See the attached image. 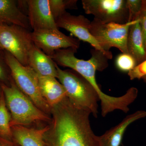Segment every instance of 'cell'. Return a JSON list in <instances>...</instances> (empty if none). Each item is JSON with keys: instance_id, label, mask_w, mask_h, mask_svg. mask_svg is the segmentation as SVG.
<instances>
[{"instance_id": "1", "label": "cell", "mask_w": 146, "mask_h": 146, "mask_svg": "<svg viewBox=\"0 0 146 146\" xmlns=\"http://www.w3.org/2000/svg\"><path fill=\"white\" fill-rule=\"evenodd\" d=\"M90 110L76 105L68 97L53 106L43 137V146H100L91 129Z\"/></svg>"}, {"instance_id": "2", "label": "cell", "mask_w": 146, "mask_h": 146, "mask_svg": "<svg viewBox=\"0 0 146 146\" xmlns=\"http://www.w3.org/2000/svg\"><path fill=\"white\" fill-rule=\"evenodd\" d=\"M77 52V50L73 48L62 49L56 51L50 57L57 65L71 68L91 84L99 96L103 117L116 110L126 111L129 104L127 95L117 97L106 95L102 91L96 80V71H103L107 67V57L101 52L94 49L91 52V58L84 60L76 57Z\"/></svg>"}, {"instance_id": "3", "label": "cell", "mask_w": 146, "mask_h": 146, "mask_svg": "<svg viewBox=\"0 0 146 146\" xmlns=\"http://www.w3.org/2000/svg\"><path fill=\"white\" fill-rule=\"evenodd\" d=\"M4 96L7 106L9 110L11 126L29 125L41 121L49 122L48 115L38 108L33 102L18 89L13 79L10 84L0 83Z\"/></svg>"}, {"instance_id": "4", "label": "cell", "mask_w": 146, "mask_h": 146, "mask_svg": "<svg viewBox=\"0 0 146 146\" xmlns=\"http://www.w3.org/2000/svg\"><path fill=\"white\" fill-rule=\"evenodd\" d=\"M55 65L56 78L65 88L69 100L79 107L90 110L94 117H97L100 98L92 85L75 71L63 70L56 63Z\"/></svg>"}, {"instance_id": "5", "label": "cell", "mask_w": 146, "mask_h": 146, "mask_svg": "<svg viewBox=\"0 0 146 146\" xmlns=\"http://www.w3.org/2000/svg\"><path fill=\"white\" fill-rule=\"evenodd\" d=\"M3 56L18 89L39 109L50 114L51 108L41 94L37 74L29 66L22 65L8 52L4 50Z\"/></svg>"}, {"instance_id": "6", "label": "cell", "mask_w": 146, "mask_h": 146, "mask_svg": "<svg viewBox=\"0 0 146 146\" xmlns=\"http://www.w3.org/2000/svg\"><path fill=\"white\" fill-rule=\"evenodd\" d=\"M138 20L125 24L111 23H104L94 18L91 21L90 32L105 51L112 56L110 50L118 48L122 53L128 54L127 39L130 27Z\"/></svg>"}, {"instance_id": "7", "label": "cell", "mask_w": 146, "mask_h": 146, "mask_svg": "<svg viewBox=\"0 0 146 146\" xmlns=\"http://www.w3.org/2000/svg\"><path fill=\"white\" fill-rule=\"evenodd\" d=\"M34 45L29 30L16 25L0 24V48L22 65H28L29 54Z\"/></svg>"}, {"instance_id": "8", "label": "cell", "mask_w": 146, "mask_h": 146, "mask_svg": "<svg viewBox=\"0 0 146 146\" xmlns=\"http://www.w3.org/2000/svg\"><path fill=\"white\" fill-rule=\"evenodd\" d=\"M85 13L104 23H128L127 0H82Z\"/></svg>"}, {"instance_id": "9", "label": "cell", "mask_w": 146, "mask_h": 146, "mask_svg": "<svg viewBox=\"0 0 146 146\" xmlns=\"http://www.w3.org/2000/svg\"><path fill=\"white\" fill-rule=\"evenodd\" d=\"M31 37L34 44L50 57L58 50L70 48L78 50L80 46L79 39L65 35L59 29L33 31Z\"/></svg>"}, {"instance_id": "10", "label": "cell", "mask_w": 146, "mask_h": 146, "mask_svg": "<svg viewBox=\"0 0 146 146\" xmlns=\"http://www.w3.org/2000/svg\"><path fill=\"white\" fill-rule=\"evenodd\" d=\"M58 27L65 29L71 33L79 40L89 43L94 49L101 52L107 57L111 59L112 56L102 48L90 31L91 21L83 15H73L66 12L55 21Z\"/></svg>"}, {"instance_id": "11", "label": "cell", "mask_w": 146, "mask_h": 146, "mask_svg": "<svg viewBox=\"0 0 146 146\" xmlns=\"http://www.w3.org/2000/svg\"><path fill=\"white\" fill-rule=\"evenodd\" d=\"M27 16L33 31L58 29L50 9L49 0L27 1Z\"/></svg>"}, {"instance_id": "12", "label": "cell", "mask_w": 146, "mask_h": 146, "mask_svg": "<svg viewBox=\"0 0 146 146\" xmlns=\"http://www.w3.org/2000/svg\"><path fill=\"white\" fill-rule=\"evenodd\" d=\"M146 117V111L138 110L128 115L117 125L98 136L100 146H120L127 128L131 124Z\"/></svg>"}, {"instance_id": "13", "label": "cell", "mask_w": 146, "mask_h": 146, "mask_svg": "<svg viewBox=\"0 0 146 146\" xmlns=\"http://www.w3.org/2000/svg\"><path fill=\"white\" fill-rule=\"evenodd\" d=\"M0 23L16 25L30 31L28 17L18 5V1L0 0Z\"/></svg>"}, {"instance_id": "14", "label": "cell", "mask_w": 146, "mask_h": 146, "mask_svg": "<svg viewBox=\"0 0 146 146\" xmlns=\"http://www.w3.org/2000/svg\"><path fill=\"white\" fill-rule=\"evenodd\" d=\"M37 77L41 94L50 107L56 105L67 98L65 88L56 78L38 75Z\"/></svg>"}, {"instance_id": "15", "label": "cell", "mask_w": 146, "mask_h": 146, "mask_svg": "<svg viewBox=\"0 0 146 146\" xmlns=\"http://www.w3.org/2000/svg\"><path fill=\"white\" fill-rule=\"evenodd\" d=\"M55 63L50 56L34 45L30 52L28 59L29 66L38 75L57 78Z\"/></svg>"}, {"instance_id": "16", "label": "cell", "mask_w": 146, "mask_h": 146, "mask_svg": "<svg viewBox=\"0 0 146 146\" xmlns=\"http://www.w3.org/2000/svg\"><path fill=\"white\" fill-rule=\"evenodd\" d=\"M12 141L20 146H43V137L48 125L41 128L23 125L11 127Z\"/></svg>"}, {"instance_id": "17", "label": "cell", "mask_w": 146, "mask_h": 146, "mask_svg": "<svg viewBox=\"0 0 146 146\" xmlns=\"http://www.w3.org/2000/svg\"><path fill=\"white\" fill-rule=\"evenodd\" d=\"M128 54L136 60L137 65L146 60V50L139 21L130 27L127 39Z\"/></svg>"}, {"instance_id": "18", "label": "cell", "mask_w": 146, "mask_h": 146, "mask_svg": "<svg viewBox=\"0 0 146 146\" xmlns=\"http://www.w3.org/2000/svg\"><path fill=\"white\" fill-rule=\"evenodd\" d=\"M11 117L7 106L2 91L0 98V137L8 141H12Z\"/></svg>"}, {"instance_id": "19", "label": "cell", "mask_w": 146, "mask_h": 146, "mask_svg": "<svg viewBox=\"0 0 146 146\" xmlns=\"http://www.w3.org/2000/svg\"><path fill=\"white\" fill-rule=\"evenodd\" d=\"M77 0H49L51 12L55 21L67 12L68 9H78Z\"/></svg>"}, {"instance_id": "20", "label": "cell", "mask_w": 146, "mask_h": 146, "mask_svg": "<svg viewBox=\"0 0 146 146\" xmlns=\"http://www.w3.org/2000/svg\"><path fill=\"white\" fill-rule=\"evenodd\" d=\"M116 63L119 70L128 72L133 70L137 65L136 60L131 55L122 53L117 57Z\"/></svg>"}, {"instance_id": "21", "label": "cell", "mask_w": 146, "mask_h": 146, "mask_svg": "<svg viewBox=\"0 0 146 146\" xmlns=\"http://www.w3.org/2000/svg\"><path fill=\"white\" fill-rule=\"evenodd\" d=\"M143 1L127 0L129 12L128 22L138 20L142 6Z\"/></svg>"}, {"instance_id": "22", "label": "cell", "mask_w": 146, "mask_h": 146, "mask_svg": "<svg viewBox=\"0 0 146 146\" xmlns=\"http://www.w3.org/2000/svg\"><path fill=\"white\" fill-rule=\"evenodd\" d=\"M12 80L10 69L4 57L3 54H0V83L9 85Z\"/></svg>"}, {"instance_id": "23", "label": "cell", "mask_w": 146, "mask_h": 146, "mask_svg": "<svg viewBox=\"0 0 146 146\" xmlns=\"http://www.w3.org/2000/svg\"><path fill=\"white\" fill-rule=\"evenodd\" d=\"M131 80L140 79L146 76V60L138 64L133 70L128 72Z\"/></svg>"}, {"instance_id": "24", "label": "cell", "mask_w": 146, "mask_h": 146, "mask_svg": "<svg viewBox=\"0 0 146 146\" xmlns=\"http://www.w3.org/2000/svg\"><path fill=\"white\" fill-rule=\"evenodd\" d=\"M138 20L141 25L144 46L146 50V0L143 1L142 8Z\"/></svg>"}, {"instance_id": "25", "label": "cell", "mask_w": 146, "mask_h": 146, "mask_svg": "<svg viewBox=\"0 0 146 146\" xmlns=\"http://www.w3.org/2000/svg\"><path fill=\"white\" fill-rule=\"evenodd\" d=\"M0 146H20L13 141H8L0 137Z\"/></svg>"}, {"instance_id": "26", "label": "cell", "mask_w": 146, "mask_h": 146, "mask_svg": "<svg viewBox=\"0 0 146 146\" xmlns=\"http://www.w3.org/2000/svg\"><path fill=\"white\" fill-rule=\"evenodd\" d=\"M4 50L1 48H0V54H3Z\"/></svg>"}, {"instance_id": "27", "label": "cell", "mask_w": 146, "mask_h": 146, "mask_svg": "<svg viewBox=\"0 0 146 146\" xmlns=\"http://www.w3.org/2000/svg\"><path fill=\"white\" fill-rule=\"evenodd\" d=\"M2 92V90L1 87V85H0V98H1Z\"/></svg>"}, {"instance_id": "28", "label": "cell", "mask_w": 146, "mask_h": 146, "mask_svg": "<svg viewBox=\"0 0 146 146\" xmlns=\"http://www.w3.org/2000/svg\"><path fill=\"white\" fill-rule=\"evenodd\" d=\"M143 80L146 83V76H144V77L143 78Z\"/></svg>"}, {"instance_id": "29", "label": "cell", "mask_w": 146, "mask_h": 146, "mask_svg": "<svg viewBox=\"0 0 146 146\" xmlns=\"http://www.w3.org/2000/svg\"><path fill=\"white\" fill-rule=\"evenodd\" d=\"M1 24V23H0V24Z\"/></svg>"}]
</instances>
